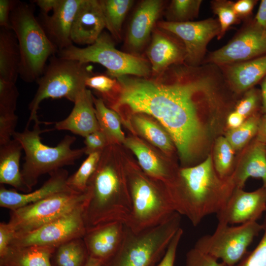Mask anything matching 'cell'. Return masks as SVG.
Returning a JSON list of instances; mask_svg holds the SVG:
<instances>
[{"mask_svg":"<svg viewBox=\"0 0 266 266\" xmlns=\"http://www.w3.org/2000/svg\"><path fill=\"white\" fill-rule=\"evenodd\" d=\"M213 12L217 15L220 26L218 39L222 38L229 28L239 23L240 19L237 16L233 8V2L228 0H214L210 2Z\"/></svg>","mask_w":266,"mask_h":266,"instance_id":"obj_37","label":"cell"},{"mask_svg":"<svg viewBox=\"0 0 266 266\" xmlns=\"http://www.w3.org/2000/svg\"><path fill=\"white\" fill-rule=\"evenodd\" d=\"M183 234V231L180 228L172 238L164 256L156 266H174L177 248Z\"/></svg>","mask_w":266,"mask_h":266,"instance_id":"obj_44","label":"cell"},{"mask_svg":"<svg viewBox=\"0 0 266 266\" xmlns=\"http://www.w3.org/2000/svg\"><path fill=\"white\" fill-rule=\"evenodd\" d=\"M233 150L226 137H220L217 139L214 151V166L217 174L222 179L230 178Z\"/></svg>","mask_w":266,"mask_h":266,"instance_id":"obj_36","label":"cell"},{"mask_svg":"<svg viewBox=\"0 0 266 266\" xmlns=\"http://www.w3.org/2000/svg\"><path fill=\"white\" fill-rule=\"evenodd\" d=\"M146 54L151 75H157L171 66L185 63L186 53L184 44L178 37L156 26Z\"/></svg>","mask_w":266,"mask_h":266,"instance_id":"obj_16","label":"cell"},{"mask_svg":"<svg viewBox=\"0 0 266 266\" xmlns=\"http://www.w3.org/2000/svg\"><path fill=\"white\" fill-rule=\"evenodd\" d=\"M133 120L137 130L151 143L165 152L172 150L170 136L159 125L140 113L135 114Z\"/></svg>","mask_w":266,"mask_h":266,"instance_id":"obj_32","label":"cell"},{"mask_svg":"<svg viewBox=\"0 0 266 266\" xmlns=\"http://www.w3.org/2000/svg\"><path fill=\"white\" fill-rule=\"evenodd\" d=\"M82 0H59L51 15L39 14L37 20L58 51L73 45L72 23Z\"/></svg>","mask_w":266,"mask_h":266,"instance_id":"obj_18","label":"cell"},{"mask_svg":"<svg viewBox=\"0 0 266 266\" xmlns=\"http://www.w3.org/2000/svg\"><path fill=\"white\" fill-rule=\"evenodd\" d=\"M85 206L78 208L33 231L16 236L10 246H40L56 248L71 239L83 238L86 232L83 217Z\"/></svg>","mask_w":266,"mask_h":266,"instance_id":"obj_13","label":"cell"},{"mask_svg":"<svg viewBox=\"0 0 266 266\" xmlns=\"http://www.w3.org/2000/svg\"><path fill=\"white\" fill-rule=\"evenodd\" d=\"M245 118V117L234 110L230 113L228 116V125L231 129H235L244 123Z\"/></svg>","mask_w":266,"mask_h":266,"instance_id":"obj_50","label":"cell"},{"mask_svg":"<svg viewBox=\"0 0 266 266\" xmlns=\"http://www.w3.org/2000/svg\"><path fill=\"white\" fill-rule=\"evenodd\" d=\"M231 90L246 92L266 76V54L243 62L219 66Z\"/></svg>","mask_w":266,"mask_h":266,"instance_id":"obj_23","label":"cell"},{"mask_svg":"<svg viewBox=\"0 0 266 266\" xmlns=\"http://www.w3.org/2000/svg\"><path fill=\"white\" fill-rule=\"evenodd\" d=\"M201 0H172L166 11V21L186 22L198 17Z\"/></svg>","mask_w":266,"mask_h":266,"instance_id":"obj_35","label":"cell"},{"mask_svg":"<svg viewBox=\"0 0 266 266\" xmlns=\"http://www.w3.org/2000/svg\"><path fill=\"white\" fill-rule=\"evenodd\" d=\"M156 26L172 33L182 41L186 53L185 63L192 66L202 64L207 45L220 33L219 22L213 18L179 23L160 21Z\"/></svg>","mask_w":266,"mask_h":266,"instance_id":"obj_14","label":"cell"},{"mask_svg":"<svg viewBox=\"0 0 266 266\" xmlns=\"http://www.w3.org/2000/svg\"><path fill=\"white\" fill-rule=\"evenodd\" d=\"M260 103L262 104L260 90L253 87L246 92L235 105V111L246 118L258 113Z\"/></svg>","mask_w":266,"mask_h":266,"instance_id":"obj_41","label":"cell"},{"mask_svg":"<svg viewBox=\"0 0 266 266\" xmlns=\"http://www.w3.org/2000/svg\"><path fill=\"white\" fill-rule=\"evenodd\" d=\"M185 266H227L194 247L186 254Z\"/></svg>","mask_w":266,"mask_h":266,"instance_id":"obj_42","label":"cell"},{"mask_svg":"<svg viewBox=\"0 0 266 266\" xmlns=\"http://www.w3.org/2000/svg\"><path fill=\"white\" fill-rule=\"evenodd\" d=\"M103 12L105 28L116 40L122 38V25L134 1L132 0H99Z\"/></svg>","mask_w":266,"mask_h":266,"instance_id":"obj_29","label":"cell"},{"mask_svg":"<svg viewBox=\"0 0 266 266\" xmlns=\"http://www.w3.org/2000/svg\"><path fill=\"white\" fill-rule=\"evenodd\" d=\"M126 225L111 222L87 229L83 237L89 256L107 263L118 250L124 238Z\"/></svg>","mask_w":266,"mask_h":266,"instance_id":"obj_19","label":"cell"},{"mask_svg":"<svg viewBox=\"0 0 266 266\" xmlns=\"http://www.w3.org/2000/svg\"><path fill=\"white\" fill-rule=\"evenodd\" d=\"M19 92L15 83L0 79V114H14Z\"/></svg>","mask_w":266,"mask_h":266,"instance_id":"obj_39","label":"cell"},{"mask_svg":"<svg viewBox=\"0 0 266 266\" xmlns=\"http://www.w3.org/2000/svg\"><path fill=\"white\" fill-rule=\"evenodd\" d=\"M33 1L39 7L40 14L48 15V13L55 8L59 0H36Z\"/></svg>","mask_w":266,"mask_h":266,"instance_id":"obj_49","label":"cell"},{"mask_svg":"<svg viewBox=\"0 0 266 266\" xmlns=\"http://www.w3.org/2000/svg\"><path fill=\"white\" fill-rule=\"evenodd\" d=\"M261 118L258 113H256L249 117L239 127L228 132L225 137L234 150L241 149L257 135Z\"/></svg>","mask_w":266,"mask_h":266,"instance_id":"obj_34","label":"cell"},{"mask_svg":"<svg viewBox=\"0 0 266 266\" xmlns=\"http://www.w3.org/2000/svg\"><path fill=\"white\" fill-rule=\"evenodd\" d=\"M86 86L92 88L99 93L104 100H113L119 89V83L116 78L108 75L93 74L87 78L85 82Z\"/></svg>","mask_w":266,"mask_h":266,"instance_id":"obj_38","label":"cell"},{"mask_svg":"<svg viewBox=\"0 0 266 266\" xmlns=\"http://www.w3.org/2000/svg\"><path fill=\"white\" fill-rule=\"evenodd\" d=\"M9 23L19 47V76L26 82L37 81L47 61L58 50L38 21L33 7L28 3L13 1Z\"/></svg>","mask_w":266,"mask_h":266,"instance_id":"obj_4","label":"cell"},{"mask_svg":"<svg viewBox=\"0 0 266 266\" xmlns=\"http://www.w3.org/2000/svg\"><path fill=\"white\" fill-rule=\"evenodd\" d=\"M20 53L18 40L11 29L0 27V79L16 83L19 76Z\"/></svg>","mask_w":266,"mask_h":266,"instance_id":"obj_26","label":"cell"},{"mask_svg":"<svg viewBox=\"0 0 266 266\" xmlns=\"http://www.w3.org/2000/svg\"><path fill=\"white\" fill-rule=\"evenodd\" d=\"M105 28L99 0H82L75 14L71 30L72 43L93 44Z\"/></svg>","mask_w":266,"mask_h":266,"instance_id":"obj_21","label":"cell"},{"mask_svg":"<svg viewBox=\"0 0 266 266\" xmlns=\"http://www.w3.org/2000/svg\"><path fill=\"white\" fill-rule=\"evenodd\" d=\"M68 175L67 170L59 169L50 173V177L39 188L28 193H21L16 190L7 189L1 184L0 206L11 211L38 202L53 195L73 190L67 184Z\"/></svg>","mask_w":266,"mask_h":266,"instance_id":"obj_20","label":"cell"},{"mask_svg":"<svg viewBox=\"0 0 266 266\" xmlns=\"http://www.w3.org/2000/svg\"><path fill=\"white\" fill-rule=\"evenodd\" d=\"M56 248L47 246H10L0 266H53L51 258Z\"/></svg>","mask_w":266,"mask_h":266,"instance_id":"obj_27","label":"cell"},{"mask_svg":"<svg viewBox=\"0 0 266 266\" xmlns=\"http://www.w3.org/2000/svg\"><path fill=\"white\" fill-rule=\"evenodd\" d=\"M165 2L162 0H143L136 7L129 24L126 45L131 54L139 53L151 39Z\"/></svg>","mask_w":266,"mask_h":266,"instance_id":"obj_17","label":"cell"},{"mask_svg":"<svg viewBox=\"0 0 266 266\" xmlns=\"http://www.w3.org/2000/svg\"><path fill=\"white\" fill-rule=\"evenodd\" d=\"M15 233L8 223H0V259L7 254Z\"/></svg>","mask_w":266,"mask_h":266,"instance_id":"obj_45","label":"cell"},{"mask_svg":"<svg viewBox=\"0 0 266 266\" xmlns=\"http://www.w3.org/2000/svg\"><path fill=\"white\" fill-rule=\"evenodd\" d=\"M89 258L83 238H77L57 247L51 262L53 266H84Z\"/></svg>","mask_w":266,"mask_h":266,"instance_id":"obj_30","label":"cell"},{"mask_svg":"<svg viewBox=\"0 0 266 266\" xmlns=\"http://www.w3.org/2000/svg\"><path fill=\"white\" fill-rule=\"evenodd\" d=\"M57 54L60 57L82 63L99 64L106 68L107 75L114 78L124 75L148 77L152 73L147 59L117 49L110 36L103 32L91 45L84 48L72 45Z\"/></svg>","mask_w":266,"mask_h":266,"instance_id":"obj_9","label":"cell"},{"mask_svg":"<svg viewBox=\"0 0 266 266\" xmlns=\"http://www.w3.org/2000/svg\"><path fill=\"white\" fill-rule=\"evenodd\" d=\"M234 188L230 178L218 175L209 156L197 166L180 169L177 180L166 190L175 212L197 226L205 217L223 208Z\"/></svg>","mask_w":266,"mask_h":266,"instance_id":"obj_2","label":"cell"},{"mask_svg":"<svg viewBox=\"0 0 266 266\" xmlns=\"http://www.w3.org/2000/svg\"><path fill=\"white\" fill-rule=\"evenodd\" d=\"M124 143L135 155L145 174L156 179L169 181L172 177L170 170L146 145L134 138L125 139Z\"/></svg>","mask_w":266,"mask_h":266,"instance_id":"obj_28","label":"cell"},{"mask_svg":"<svg viewBox=\"0 0 266 266\" xmlns=\"http://www.w3.org/2000/svg\"><path fill=\"white\" fill-rule=\"evenodd\" d=\"M262 231L263 225L257 221L237 226L218 222L215 232L201 237L194 247L227 266H234L245 256L247 248Z\"/></svg>","mask_w":266,"mask_h":266,"instance_id":"obj_11","label":"cell"},{"mask_svg":"<svg viewBox=\"0 0 266 266\" xmlns=\"http://www.w3.org/2000/svg\"><path fill=\"white\" fill-rule=\"evenodd\" d=\"M132 210L125 224L138 233L156 227L175 212L166 189L138 172L128 178Z\"/></svg>","mask_w":266,"mask_h":266,"instance_id":"obj_8","label":"cell"},{"mask_svg":"<svg viewBox=\"0 0 266 266\" xmlns=\"http://www.w3.org/2000/svg\"><path fill=\"white\" fill-rule=\"evenodd\" d=\"M266 211V188L253 192L234 188L223 208L217 214L218 222L228 225L257 221Z\"/></svg>","mask_w":266,"mask_h":266,"instance_id":"obj_15","label":"cell"},{"mask_svg":"<svg viewBox=\"0 0 266 266\" xmlns=\"http://www.w3.org/2000/svg\"><path fill=\"white\" fill-rule=\"evenodd\" d=\"M101 156V151L90 153L79 168L67 180L68 186L78 192H85L91 176L96 170Z\"/></svg>","mask_w":266,"mask_h":266,"instance_id":"obj_33","label":"cell"},{"mask_svg":"<svg viewBox=\"0 0 266 266\" xmlns=\"http://www.w3.org/2000/svg\"><path fill=\"white\" fill-rule=\"evenodd\" d=\"M93 101L100 129L104 133L109 142L114 140L124 142V134L117 113L109 108L102 99L94 97Z\"/></svg>","mask_w":266,"mask_h":266,"instance_id":"obj_31","label":"cell"},{"mask_svg":"<svg viewBox=\"0 0 266 266\" xmlns=\"http://www.w3.org/2000/svg\"><path fill=\"white\" fill-rule=\"evenodd\" d=\"M261 110L264 114H265L266 113V76L261 81Z\"/></svg>","mask_w":266,"mask_h":266,"instance_id":"obj_52","label":"cell"},{"mask_svg":"<svg viewBox=\"0 0 266 266\" xmlns=\"http://www.w3.org/2000/svg\"><path fill=\"white\" fill-rule=\"evenodd\" d=\"M258 0H238L233 2V8L240 20L244 18L247 19L251 14Z\"/></svg>","mask_w":266,"mask_h":266,"instance_id":"obj_46","label":"cell"},{"mask_svg":"<svg viewBox=\"0 0 266 266\" xmlns=\"http://www.w3.org/2000/svg\"><path fill=\"white\" fill-rule=\"evenodd\" d=\"M40 123L36 120L32 129L26 127L23 131L15 132L13 135V138L21 144L25 152L21 173L29 192L37 184L40 176L74 165L85 153L84 148H71L76 139L72 135H66L56 146L43 143L40 137L43 132Z\"/></svg>","mask_w":266,"mask_h":266,"instance_id":"obj_5","label":"cell"},{"mask_svg":"<svg viewBox=\"0 0 266 266\" xmlns=\"http://www.w3.org/2000/svg\"><path fill=\"white\" fill-rule=\"evenodd\" d=\"M84 266H102V264L99 261L89 257Z\"/></svg>","mask_w":266,"mask_h":266,"instance_id":"obj_53","label":"cell"},{"mask_svg":"<svg viewBox=\"0 0 266 266\" xmlns=\"http://www.w3.org/2000/svg\"><path fill=\"white\" fill-rule=\"evenodd\" d=\"M112 163L101 157L88 181L83 217L86 230L103 224L125 223L132 210L129 188Z\"/></svg>","mask_w":266,"mask_h":266,"instance_id":"obj_3","label":"cell"},{"mask_svg":"<svg viewBox=\"0 0 266 266\" xmlns=\"http://www.w3.org/2000/svg\"><path fill=\"white\" fill-rule=\"evenodd\" d=\"M256 139L266 144V113L261 116Z\"/></svg>","mask_w":266,"mask_h":266,"instance_id":"obj_51","label":"cell"},{"mask_svg":"<svg viewBox=\"0 0 266 266\" xmlns=\"http://www.w3.org/2000/svg\"><path fill=\"white\" fill-rule=\"evenodd\" d=\"M250 177L261 178L266 188V144L256 139L230 178L234 188L242 189Z\"/></svg>","mask_w":266,"mask_h":266,"instance_id":"obj_24","label":"cell"},{"mask_svg":"<svg viewBox=\"0 0 266 266\" xmlns=\"http://www.w3.org/2000/svg\"><path fill=\"white\" fill-rule=\"evenodd\" d=\"M93 97L91 91L85 89L74 102V106L69 115L55 123V129L68 131L84 137L89 133L100 130Z\"/></svg>","mask_w":266,"mask_h":266,"instance_id":"obj_22","label":"cell"},{"mask_svg":"<svg viewBox=\"0 0 266 266\" xmlns=\"http://www.w3.org/2000/svg\"><path fill=\"white\" fill-rule=\"evenodd\" d=\"M180 215L175 212L162 224L138 233L125 225L120 248L102 266H156L180 228Z\"/></svg>","mask_w":266,"mask_h":266,"instance_id":"obj_6","label":"cell"},{"mask_svg":"<svg viewBox=\"0 0 266 266\" xmlns=\"http://www.w3.org/2000/svg\"><path fill=\"white\" fill-rule=\"evenodd\" d=\"M41 76L37 80V91L29 105L30 115L26 127L38 120L37 111L40 103L48 98H64L75 102L87 88L85 82L93 74L88 64L67 59L54 55L49 59Z\"/></svg>","mask_w":266,"mask_h":266,"instance_id":"obj_7","label":"cell"},{"mask_svg":"<svg viewBox=\"0 0 266 266\" xmlns=\"http://www.w3.org/2000/svg\"><path fill=\"white\" fill-rule=\"evenodd\" d=\"M262 225L264 233L257 246L234 266H266V214Z\"/></svg>","mask_w":266,"mask_h":266,"instance_id":"obj_40","label":"cell"},{"mask_svg":"<svg viewBox=\"0 0 266 266\" xmlns=\"http://www.w3.org/2000/svg\"><path fill=\"white\" fill-rule=\"evenodd\" d=\"M266 54V31L248 18L229 42L205 57L203 64L221 66L243 62Z\"/></svg>","mask_w":266,"mask_h":266,"instance_id":"obj_12","label":"cell"},{"mask_svg":"<svg viewBox=\"0 0 266 266\" xmlns=\"http://www.w3.org/2000/svg\"><path fill=\"white\" fill-rule=\"evenodd\" d=\"M108 142L106 135L100 129L91 133L85 137V153L89 155L94 152L101 151Z\"/></svg>","mask_w":266,"mask_h":266,"instance_id":"obj_43","label":"cell"},{"mask_svg":"<svg viewBox=\"0 0 266 266\" xmlns=\"http://www.w3.org/2000/svg\"><path fill=\"white\" fill-rule=\"evenodd\" d=\"M22 150L21 144L14 138L0 146V183L28 193L20 167Z\"/></svg>","mask_w":266,"mask_h":266,"instance_id":"obj_25","label":"cell"},{"mask_svg":"<svg viewBox=\"0 0 266 266\" xmlns=\"http://www.w3.org/2000/svg\"><path fill=\"white\" fill-rule=\"evenodd\" d=\"M13 1L11 0H0V27L11 29L9 19Z\"/></svg>","mask_w":266,"mask_h":266,"instance_id":"obj_47","label":"cell"},{"mask_svg":"<svg viewBox=\"0 0 266 266\" xmlns=\"http://www.w3.org/2000/svg\"><path fill=\"white\" fill-rule=\"evenodd\" d=\"M111 109L126 108L149 115L165 127L188 162L200 150L207 135L204 119H213L227 107V83L220 67L211 64L174 65L148 77L124 75Z\"/></svg>","mask_w":266,"mask_h":266,"instance_id":"obj_1","label":"cell"},{"mask_svg":"<svg viewBox=\"0 0 266 266\" xmlns=\"http://www.w3.org/2000/svg\"><path fill=\"white\" fill-rule=\"evenodd\" d=\"M87 197L86 191L78 192L70 190L57 193L38 202L11 210L8 223L14 231L16 237L85 206Z\"/></svg>","mask_w":266,"mask_h":266,"instance_id":"obj_10","label":"cell"},{"mask_svg":"<svg viewBox=\"0 0 266 266\" xmlns=\"http://www.w3.org/2000/svg\"><path fill=\"white\" fill-rule=\"evenodd\" d=\"M254 20L259 27L266 31V0L261 1Z\"/></svg>","mask_w":266,"mask_h":266,"instance_id":"obj_48","label":"cell"}]
</instances>
